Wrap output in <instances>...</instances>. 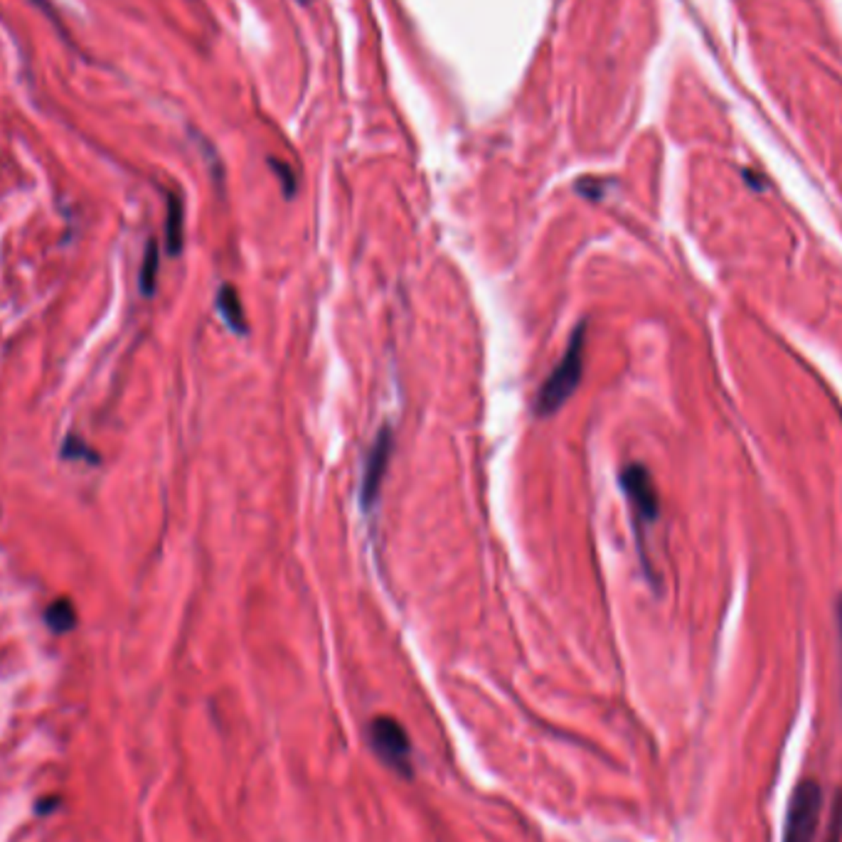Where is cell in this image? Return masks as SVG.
I'll return each mask as SVG.
<instances>
[{"label": "cell", "instance_id": "obj_1", "mask_svg": "<svg viewBox=\"0 0 842 842\" xmlns=\"http://www.w3.org/2000/svg\"><path fill=\"white\" fill-rule=\"evenodd\" d=\"M584 347H586V323H579L569 338L562 360L552 370V375L545 380L542 390L537 392V414L552 416L567 404L571 395L576 392L584 375Z\"/></svg>", "mask_w": 842, "mask_h": 842}, {"label": "cell", "instance_id": "obj_2", "mask_svg": "<svg viewBox=\"0 0 842 842\" xmlns=\"http://www.w3.org/2000/svg\"><path fill=\"white\" fill-rule=\"evenodd\" d=\"M367 741L382 764L400 776H411V739L395 717H375L367 724Z\"/></svg>", "mask_w": 842, "mask_h": 842}, {"label": "cell", "instance_id": "obj_3", "mask_svg": "<svg viewBox=\"0 0 842 842\" xmlns=\"http://www.w3.org/2000/svg\"><path fill=\"white\" fill-rule=\"evenodd\" d=\"M823 810V793L815 781H800L791 795L788 813H786L784 842H815Z\"/></svg>", "mask_w": 842, "mask_h": 842}, {"label": "cell", "instance_id": "obj_4", "mask_svg": "<svg viewBox=\"0 0 842 842\" xmlns=\"http://www.w3.org/2000/svg\"><path fill=\"white\" fill-rule=\"evenodd\" d=\"M619 481L631 502L633 520L643 522V525H652L657 520V515H660V500H657L655 483H652V476L648 473V468L640 466V463H629L621 471Z\"/></svg>", "mask_w": 842, "mask_h": 842}, {"label": "cell", "instance_id": "obj_5", "mask_svg": "<svg viewBox=\"0 0 842 842\" xmlns=\"http://www.w3.org/2000/svg\"><path fill=\"white\" fill-rule=\"evenodd\" d=\"M392 451H395V433H392V426H382L365 458V471H362V485H360L362 507H372L377 502V497H380L382 483H385L387 468H390L392 461Z\"/></svg>", "mask_w": 842, "mask_h": 842}, {"label": "cell", "instance_id": "obj_6", "mask_svg": "<svg viewBox=\"0 0 842 842\" xmlns=\"http://www.w3.org/2000/svg\"><path fill=\"white\" fill-rule=\"evenodd\" d=\"M217 308L222 313L224 323L232 328L237 335L247 333V316H244L242 301H239V293L232 286H222L217 291Z\"/></svg>", "mask_w": 842, "mask_h": 842}, {"label": "cell", "instance_id": "obj_7", "mask_svg": "<svg viewBox=\"0 0 842 842\" xmlns=\"http://www.w3.org/2000/svg\"><path fill=\"white\" fill-rule=\"evenodd\" d=\"M182 239H185V217H182V205L178 197H171L168 202V222H166V242L168 252L180 254Z\"/></svg>", "mask_w": 842, "mask_h": 842}, {"label": "cell", "instance_id": "obj_8", "mask_svg": "<svg viewBox=\"0 0 842 842\" xmlns=\"http://www.w3.org/2000/svg\"><path fill=\"white\" fill-rule=\"evenodd\" d=\"M44 621H47V626H49L52 631L64 633V631H72V629H74V624H77V614H74L72 604H69L67 599H59V601H54V604L47 609V614H44Z\"/></svg>", "mask_w": 842, "mask_h": 842}, {"label": "cell", "instance_id": "obj_9", "mask_svg": "<svg viewBox=\"0 0 842 842\" xmlns=\"http://www.w3.org/2000/svg\"><path fill=\"white\" fill-rule=\"evenodd\" d=\"M156 276H158V244L148 242L146 254H143V266H141L143 296H151V293L156 291Z\"/></svg>", "mask_w": 842, "mask_h": 842}, {"label": "cell", "instance_id": "obj_10", "mask_svg": "<svg viewBox=\"0 0 842 842\" xmlns=\"http://www.w3.org/2000/svg\"><path fill=\"white\" fill-rule=\"evenodd\" d=\"M842 835V800L833 805V813H830V825H828V840L825 842H840Z\"/></svg>", "mask_w": 842, "mask_h": 842}, {"label": "cell", "instance_id": "obj_11", "mask_svg": "<svg viewBox=\"0 0 842 842\" xmlns=\"http://www.w3.org/2000/svg\"><path fill=\"white\" fill-rule=\"evenodd\" d=\"M271 166H273V171L278 173V180H281L286 195H293V190H296V180H293L291 171H288L286 166H281V163H276V161H271Z\"/></svg>", "mask_w": 842, "mask_h": 842}, {"label": "cell", "instance_id": "obj_12", "mask_svg": "<svg viewBox=\"0 0 842 842\" xmlns=\"http://www.w3.org/2000/svg\"><path fill=\"white\" fill-rule=\"evenodd\" d=\"M838 633H840V650H842V599L838 604Z\"/></svg>", "mask_w": 842, "mask_h": 842}]
</instances>
